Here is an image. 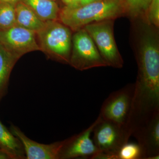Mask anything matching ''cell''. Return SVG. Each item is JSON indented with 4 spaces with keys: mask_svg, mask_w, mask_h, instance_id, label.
<instances>
[{
    "mask_svg": "<svg viewBox=\"0 0 159 159\" xmlns=\"http://www.w3.org/2000/svg\"><path fill=\"white\" fill-rule=\"evenodd\" d=\"M141 147L142 159H159V113L133 134Z\"/></svg>",
    "mask_w": 159,
    "mask_h": 159,
    "instance_id": "obj_10",
    "label": "cell"
},
{
    "mask_svg": "<svg viewBox=\"0 0 159 159\" xmlns=\"http://www.w3.org/2000/svg\"><path fill=\"white\" fill-rule=\"evenodd\" d=\"M93 133V142L99 151L117 156L121 147L129 142L123 126L102 119L94 127Z\"/></svg>",
    "mask_w": 159,
    "mask_h": 159,
    "instance_id": "obj_7",
    "label": "cell"
},
{
    "mask_svg": "<svg viewBox=\"0 0 159 159\" xmlns=\"http://www.w3.org/2000/svg\"><path fill=\"white\" fill-rule=\"evenodd\" d=\"M44 22L58 20L60 9L54 0H20Z\"/></svg>",
    "mask_w": 159,
    "mask_h": 159,
    "instance_id": "obj_14",
    "label": "cell"
},
{
    "mask_svg": "<svg viewBox=\"0 0 159 159\" xmlns=\"http://www.w3.org/2000/svg\"></svg>",
    "mask_w": 159,
    "mask_h": 159,
    "instance_id": "obj_23",
    "label": "cell"
},
{
    "mask_svg": "<svg viewBox=\"0 0 159 159\" xmlns=\"http://www.w3.org/2000/svg\"><path fill=\"white\" fill-rule=\"evenodd\" d=\"M18 60L0 42V101L7 94L10 74Z\"/></svg>",
    "mask_w": 159,
    "mask_h": 159,
    "instance_id": "obj_13",
    "label": "cell"
},
{
    "mask_svg": "<svg viewBox=\"0 0 159 159\" xmlns=\"http://www.w3.org/2000/svg\"><path fill=\"white\" fill-rule=\"evenodd\" d=\"M118 159H142V149L138 143L124 144L117 154Z\"/></svg>",
    "mask_w": 159,
    "mask_h": 159,
    "instance_id": "obj_17",
    "label": "cell"
},
{
    "mask_svg": "<svg viewBox=\"0 0 159 159\" xmlns=\"http://www.w3.org/2000/svg\"><path fill=\"white\" fill-rule=\"evenodd\" d=\"M134 90V83H129L110 94L100 108L101 119L123 127L130 114Z\"/></svg>",
    "mask_w": 159,
    "mask_h": 159,
    "instance_id": "obj_5",
    "label": "cell"
},
{
    "mask_svg": "<svg viewBox=\"0 0 159 159\" xmlns=\"http://www.w3.org/2000/svg\"><path fill=\"white\" fill-rule=\"evenodd\" d=\"M16 25L37 33L45 25L43 21L25 3L20 1L15 5Z\"/></svg>",
    "mask_w": 159,
    "mask_h": 159,
    "instance_id": "obj_12",
    "label": "cell"
},
{
    "mask_svg": "<svg viewBox=\"0 0 159 159\" xmlns=\"http://www.w3.org/2000/svg\"><path fill=\"white\" fill-rule=\"evenodd\" d=\"M152 0H124L126 16L129 18L146 16Z\"/></svg>",
    "mask_w": 159,
    "mask_h": 159,
    "instance_id": "obj_16",
    "label": "cell"
},
{
    "mask_svg": "<svg viewBox=\"0 0 159 159\" xmlns=\"http://www.w3.org/2000/svg\"><path fill=\"white\" fill-rule=\"evenodd\" d=\"M99 1H100V0H81L80 6H84V5H87V4H89V3Z\"/></svg>",
    "mask_w": 159,
    "mask_h": 159,
    "instance_id": "obj_20",
    "label": "cell"
},
{
    "mask_svg": "<svg viewBox=\"0 0 159 159\" xmlns=\"http://www.w3.org/2000/svg\"><path fill=\"white\" fill-rule=\"evenodd\" d=\"M98 116L89 127L81 133L66 139L61 152L59 159H72L83 157L89 159L99 152L91 139L94 127L101 120Z\"/></svg>",
    "mask_w": 159,
    "mask_h": 159,
    "instance_id": "obj_8",
    "label": "cell"
},
{
    "mask_svg": "<svg viewBox=\"0 0 159 159\" xmlns=\"http://www.w3.org/2000/svg\"><path fill=\"white\" fill-rule=\"evenodd\" d=\"M70 63L71 66L84 71L94 68L107 66L97 46L84 29L75 31L72 36Z\"/></svg>",
    "mask_w": 159,
    "mask_h": 159,
    "instance_id": "obj_4",
    "label": "cell"
},
{
    "mask_svg": "<svg viewBox=\"0 0 159 159\" xmlns=\"http://www.w3.org/2000/svg\"><path fill=\"white\" fill-rule=\"evenodd\" d=\"M71 31L57 20L46 22L43 29L36 33L41 51L56 61L69 64L72 44Z\"/></svg>",
    "mask_w": 159,
    "mask_h": 159,
    "instance_id": "obj_2",
    "label": "cell"
},
{
    "mask_svg": "<svg viewBox=\"0 0 159 159\" xmlns=\"http://www.w3.org/2000/svg\"><path fill=\"white\" fill-rule=\"evenodd\" d=\"M146 18L148 22L159 27V0H152L148 7Z\"/></svg>",
    "mask_w": 159,
    "mask_h": 159,
    "instance_id": "obj_18",
    "label": "cell"
},
{
    "mask_svg": "<svg viewBox=\"0 0 159 159\" xmlns=\"http://www.w3.org/2000/svg\"><path fill=\"white\" fill-rule=\"evenodd\" d=\"M0 159H10L9 157L0 148Z\"/></svg>",
    "mask_w": 159,
    "mask_h": 159,
    "instance_id": "obj_22",
    "label": "cell"
},
{
    "mask_svg": "<svg viewBox=\"0 0 159 159\" xmlns=\"http://www.w3.org/2000/svg\"><path fill=\"white\" fill-rule=\"evenodd\" d=\"M20 1V0H0V2L8 3L15 5Z\"/></svg>",
    "mask_w": 159,
    "mask_h": 159,
    "instance_id": "obj_21",
    "label": "cell"
},
{
    "mask_svg": "<svg viewBox=\"0 0 159 159\" xmlns=\"http://www.w3.org/2000/svg\"><path fill=\"white\" fill-rule=\"evenodd\" d=\"M115 20L100 21L84 28L93 40L99 53L108 66L123 67L124 61L119 51L114 34Z\"/></svg>",
    "mask_w": 159,
    "mask_h": 159,
    "instance_id": "obj_3",
    "label": "cell"
},
{
    "mask_svg": "<svg viewBox=\"0 0 159 159\" xmlns=\"http://www.w3.org/2000/svg\"><path fill=\"white\" fill-rule=\"evenodd\" d=\"M0 148L10 159H26L21 142L0 121Z\"/></svg>",
    "mask_w": 159,
    "mask_h": 159,
    "instance_id": "obj_11",
    "label": "cell"
},
{
    "mask_svg": "<svg viewBox=\"0 0 159 159\" xmlns=\"http://www.w3.org/2000/svg\"><path fill=\"white\" fill-rule=\"evenodd\" d=\"M15 5L0 2V31L10 29L16 25Z\"/></svg>",
    "mask_w": 159,
    "mask_h": 159,
    "instance_id": "obj_15",
    "label": "cell"
},
{
    "mask_svg": "<svg viewBox=\"0 0 159 159\" xmlns=\"http://www.w3.org/2000/svg\"><path fill=\"white\" fill-rule=\"evenodd\" d=\"M125 16L124 0H100L76 8L65 6L60 10L58 20L75 32L92 23Z\"/></svg>",
    "mask_w": 159,
    "mask_h": 159,
    "instance_id": "obj_1",
    "label": "cell"
},
{
    "mask_svg": "<svg viewBox=\"0 0 159 159\" xmlns=\"http://www.w3.org/2000/svg\"><path fill=\"white\" fill-rule=\"evenodd\" d=\"M36 33L17 25L0 31V42L11 54L19 59L29 52L41 51Z\"/></svg>",
    "mask_w": 159,
    "mask_h": 159,
    "instance_id": "obj_6",
    "label": "cell"
},
{
    "mask_svg": "<svg viewBox=\"0 0 159 159\" xmlns=\"http://www.w3.org/2000/svg\"><path fill=\"white\" fill-rule=\"evenodd\" d=\"M65 5L66 7L68 8H76L80 6L81 0H61Z\"/></svg>",
    "mask_w": 159,
    "mask_h": 159,
    "instance_id": "obj_19",
    "label": "cell"
},
{
    "mask_svg": "<svg viewBox=\"0 0 159 159\" xmlns=\"http://www.w3.org/2000/svg\"><path fill=\"white\" fill-rule=\"evenodd\" d=\"M11 133L19 139L24 147L26 159H59L66 139L50 144L38 143L29 139L17 126L10 125Z\"/></svg>",
    "mask_w": 159,
    "mask_h": 159,
    "instance_id": "obj_9",
    "label": "cell"
}]
</instances>
